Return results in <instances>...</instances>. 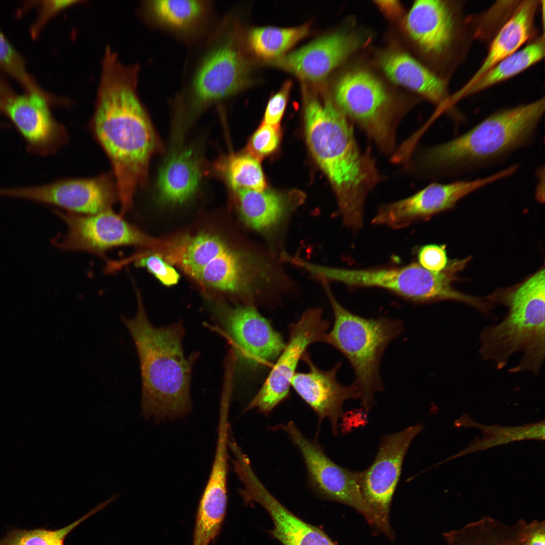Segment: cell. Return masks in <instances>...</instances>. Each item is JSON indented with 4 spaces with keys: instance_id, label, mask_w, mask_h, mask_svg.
<instances>
[{
    "instance_id": "obj_22",
    "label": "cell",
    "mask_w": 545,
    "mask_h": 545,
    "mask_svg": "<svg viewBox=\"0 0 545 545\" xmlns=\"http://www.w3.org/2000/svg\"><path fill=\"white\" fill-rule=\"evenodd\" d=\"M157 27L191 45L213 27L214 8L210 0H152L146 4Z\"/></svg>"
},
{
    "instance_id": "obj_10",
    "label": "cell",
    "mask_w": 545,
    "mask_h": 545,
    "mask_svg": "<svg viewBox=\"0 0 545 545\" xmlns=\"http://www.w3.org/2000/svg\"><path fill=\"white\" fill-rule=\"evenodd\" d=\"M337 107L390 155L396 149V131L406 108L373 73L355 69L344 74L334 90Z\"/></svg>"
},
{
    "instance_id": "obj_31",
    "label": "cell",
    "mask_w": 545,
    "mask_h": 545,
    "mask_svg": "<svg viewBox=\"0 0 545 545\" xmlns=\"http://www.w3.org/2000/svg\"><path fill=\"white\" fill-rule=\"evenodd\" d=\"M216 168L233 191L248 189L263 191L266 182L258 159L250 154H233L222 158Z\"/></svg>"
},
{
    "instance_id": "obj_1",
    "label": "cell",
    "mask_w": 545,
    "mask_h": 545,
    "mask_svg": "<svg viewBox=\"0 0 545 545\" xmlns=\"http://www.w3.org/2000/svg\"><path fill=\"white\" fill-rule=\"evenodd\" d=\"M137 65H123L110 48L102 62L92 132L111 163L123 215L144 186L159 142L137 92Z\"/></svg>"
},
{
    "instance_id": "obj_24",
    "label": "cell",
    "mask_w": 545,
    "mask_h": 545,
    "mask_svg": "<svg viewBox=\"0 0 545 545\" xmlns=\"http://www.w3.org/2000/svg\"><path fill=\"white\" fill-rule=\"evenodd\" d=\"M243 222L270 243L281 236L292 211L291 201L278 192L241 189L233 191Z\"/></svg>"
},
{
    "instance_id": "obj_40",
    "label": "cell",
    "mask_w": 545,
    "mask_h": 545,
    "mask_svg": "<svg viewBox=\"0 0 545 545\" xmlns=\"http://www.w3.org/2000/svg\"><path fill=\"white\" fill-rule=\"evenodd\" d=\"M377 3L382 11L391 18H397L401 13L400 6L396 1H378Z\"/></svg>"
},
{
    "instance_id": "obj_15",
    "label": "cell",
    "mask_w": 545,
    "mask_h": 545,
    "mask_svg": "<svg viewBox=\"0 0 545 545\" xmlns=\"http://www.w3.org/2000/svg\"><path fill=\"white\" fill-rule=\"evenodd\" d=\"M514 174L509 166L484 177L431 183L408 197L380 206L371 222L396 229L408 227L451 209L466 196Z\"/></svg>"
},
{
    "instance_id": "obj_16",
    "label": "cell",
    "mask_w": 545,
    "mask_h": 545,
    "mask_svg": "<svg viewBox=\"0 0 545 545\" xmlns=\"http://www.w3.org/2000/svg\"><path fill=\"white\" fill-rule=\"evenodd\" d=\"M318 308L305 311L299 320L289 326L287 345L270 370L262 386L244 410L253 409L268 415L289 396L291 379L300 359L311 344L322 342L329 322L323 319Z\"/></svg>"
},
{
    "instance_id": "obj_12",
    "label": "cell",
    "mask_w": 545,
    "mask_h": 545,
    "mask_svg": "<svg viewBox=\"0 0 545 545\" xmlns=\"http://www.w3.org/2000/svg\"><path fill=\"white\" fill-rule=\"evenodd\" d=\"M65 222L67 231L52 239L64 250L80 251L105 257L107 251L121 246L151 248L155 239L149 237L111 208L93 214L54 210Z\"/></svg>"
},
{
    "instance_id": "obj_33",
    "label": "cell",
    "mask_w": 545,
    "mask_h": 545,
    "mask_svg": "<svg viewBox=\"0 0 545 545\" xmlns=\"http://www.w3.org/2000/svg\"><path fill=\"white\" fill-rule=\"evenodd\" d=\"M0 70L16 80L28 93H44L27 71L25 61L0 29Z\"/></svg>"
},
{
    "instance_id": "obj_21",
    "label": "cell",
    "mask_w": 545,
    "mask_h": 545,
    "mask_svg": "<svg viewBox=\"0 0 545 545\" xmlns=\"http://www.w3.org/2000/svg\"><path fill=\"white\" fill-rule=\"evenodd\" d=\"M243 484L240 493L245 503H256L271 517L274 527L271 535L283 545H337L320 528L294 514L281 504L265 487L254 471L241 478Z\"/></svg>"
},
{
    "instance_id": "obj_18",
    "label": "cell",
    "mask_w": 545,
    "mask_h": 545,
    "mask_svg": "<svg viewBox=\"0 0 545 545\" xmlns=\"http://www.w3.org/2000/svg\"><path fill=\"white\" fill-rule=\"evenodd\" d=\"M52 100L46 93H27L15 95L5 107L3 114L23 138L29 153L48 155L65 142V129L50 111Z\"/></svg>"
},
{
    "instance_id": "obj_41",
    "label": "cell",
    "mask_w": 545,
    "mask_h": 545,
    "mask_svg": "<svg viewBox=\"0 0 545 545\" xmlns=\"http://www.w3.org/2000/svg\"><path fill=\"white\" fill-rule=\"evenodd\" d=\"M15 95L11 87L0 78V114L4 113L6 104Z\"/></svg>"
},
{
    "instance_id": "obj_30",
    "label": "cell",
    "mask_w": 545,
    "mask_h": 545,
    "mask_svg": "<svg viewBox=\"0 0 545 545\" xmlns=\"http://www.w3.org/2000/svg\"><path fill=\"white\" fill-rule=\"evenodd\" d=\"M309 30L308 24L290 28H255L248 33L247 44L257 56L272 60L282 56L290 47L306 36Z\"/></svg>"
},
{
    "instance_id": "obj_25",
    "label": "cell",
    "mask_w": 545,
    "mask_h": 545,
    "mask_svg": "<svg viewBox=\"0 0 545 545\" xmlns=\"http://www.w3.org/2000/svg\"><path fill=\"white\" fill-rule=\"evenodd\" d=\"M228 448L216 445L210 474L199 501L192 545H209L220 533L227 502Z\"/></svg>"
},
{
    "instance_id": "obj_6",
    "label": "cell",
    "mask_w": 545,
    "mask_h": 545,
    "mask_svg": "<svg viewBox=\"0 0 545 545\" xmlns=\"http://www.w3.org/2000/svg\"><path fill=\"white\" fill-rule=\"evenodd\" d=\"M240 32L234 17L227 13L192 45L196 48L186 62L181 87L174 98L178 113H198L249 85L250 65Z\"/></svg>"
},
{
    "instance_id": "obj_7",
    "label": "cell",
    "mask_w": 545,
    "mask_h": 545,
    "mask_svg": "<svg viewBox=\"0 0 545 545\" xmlns=\"http://www.w3.org/2000/svg\"><path fill=\"white\" fill-rule=\"evenodd\" d=\"M501 300L508 308V313L500 322L481 332V356L501 369L512 355L522 352L520 362L510 371L538 374L544 359V269H539Z\"/></svg>"
},
{
    "instance_id": "obj_13",
    "label": "cell",
    "mask_w": 545,
    "mask_h": 545,
    "mask_svg": "<svg viewBox=\"0 0 545 545\" xmlns=\"http://www.w3.org/2000/svg\"><path fill=\"white\" fill-rule=\"evenodd\" d=\"M422 429V425L418 424L384 436L373 462L359 472L362 495L376 518L375 534H383L392 540L395 538L390 523L392 498L406 452Z\"/></svg>"
},
{
    "instance_id": "obj_4",
    "label": "cell",
    "mask_w": 545,
    "mask_h": 545,
    "mask_svg": "<svg viewBox=\"0 0 545 545\" xmlns=\"http://www.w3.org/2000/svg\"><path fill=\"white\" fill-rule=\"evenodd\" d=\"M544 108L542 97L498 111L459 136L425 149L417 165L427 176L445 178L500 163L532 143Z\"/></svg>"
},
{
    "instance_id": "obj_28",
    "label": "cell",
    "mask_w": 545,
    "mask_h": 545,
    "mask_svg": "<svg viewBox=\"0 0 545 545\" xmlns=\"http://www.w3.org/2000/svg\"><path fill=\"white\" fill-rule=\"evenodd\" d=\"M379 65L395 83L440 106L446 100L444 82L407 53L396 49L387 51L382 55Z\"/></svg>"
},
{
    "instance_id": "obj_35",
    "label": "cell",
    "mask_w": 545,
    "mask_h": 545,
    "mask_svg": "<svg viewBox=\"0 0 545 545\" xmlns=\"http://www.w3.org/2000/svg\"><path fill=\"white\" fill-rule=\"evenodd\" d=\"M419 264L428 270L440 272L448 265L446 246L434 244L421 247L417 253Z\"/></svg>"
},
{
    "instance_id": "obj_17",
    "label": "cell",
    "mask_w": 545,
    "mask_h": 545,
    "mask_svg": "<svg viewBox=\"0 0 545 545\" xmlns=\"http://www.w3.org/2000/svg\"><path fill=\"white\" fill-rule=\"evenodd\" d=\"M0 196L52 205L81 214H93L110 209L118 200L115 181L110 175L60 180L37 186L0 187Z\"/></svg>"
},
{
    "instance_id": "obj_3",
    "label": "cell",
    "mask_w": 545,
    "mask_h": 545,
    "mask_svg": "<svg viewBox=\"0 0 545 545\" xmlns=\"http://www.w3.org/2000/svg\"><path fill=\"white\" fill-rule=\"evenodd\" d=\"M137 310L129 318L121 319L129 332L138 354L141 371V413L156 421L175 419L188 414L192 408L190 380L193 353L186 358L181 320L156 327L149 320L141 296L136 291Z\"/></svg>"
},
{
    "instance_id": "obj_20",
    "label": "cell",
    "mask_w": 545,
    "mask_h": 545,
    "mask_svg": "<svg viewBox=\"0 0 545 545\" xmlns=\"http://www.w3.org/2000/svg\"><path fill=\"white\" fill-rule=\"evenodd\" d=\"M309 367L306 372H296L291 386L298 395L314 410L320 423L327 418L333 432L338 433V421L343 416L345 401L358 399L355 385L344 386L338 381L337 373L341 363L328 370L318 368L305 352L302 358Z\"/></svg>"
},
{
    "instance_id": "obj_14",
    "label": "cell",
    "mask_w": 545,
    "mask_h": 545,
    "mask_svg": "<svg viewBox=\"0 0 545 545\" xmlns=\"http://www.w3.org/2000/svg\"><path fill=\"white\" fill-rule=\"evenodd\" d=\"M213 314L216 331L232 345L236 361L254 368L267 365L285 346L281 334L251 304L216 306Z\"/></svg>"
},
{
    "instance_id": "obj_36",
    "label": "cell",
    "mask_w": 545,
    "mask_h": 545,
    "mask_svg": "<svg viewBox=\"0 0 545 545\" xmlns=\"http://www.w3.org/2000/svg\"><path fill=\"white\" fill-rule=\"evenodd\" d=\"M292 84L286 81L281 89L269 100L264 115L263 123L279 125L287 105Z\"/></svg>"
},
{
    "instance_id": "obj_39",
    "label": "cell",
    "mask_w": 545,
    "mask_h": 545,
    "mask_svg": "<svg viewBox=\"0 0 545 545\" xmlns=\"http://www.w3.org/2000/svg\"><path fill=\"white\" fill-rule=\"evenodd\" d=\"M461 545H516L512 539L502 536L487 535L469 540Z\"/></svg>"
},
{
    "instance_id": "obj_5",
    "label": "cell",
    "mask_w": 545,
    "mask_h": 545,
    "mask_svg": "<svg viewBox=\"0 0 545 545\" xmlns=\"http://www.w3.org/2000/svg\"><path fill=\"white\" fill-rule=\"evenodd\" d=\"M154 248L167 262L200 285L248 300L278 287L282 280L275 263L266 255L233 248L212 234L157 241Z\"/></svg>"
},
{
    "instance_id": "obj_2",
    "label": "cell",
    "mask_w": 545,
    "mask_h": 545,
    "mask_svg": "<svg viewBox=\"0 0 545 545\" xmlns=\"http://www.w3.org/2000/svg\"><path fill=\"white\" fill-rule=\"evenodd\" d=\"M305 120L308 146L335 189L344 224L361 227L366 198L383 180L375 158L360 148L347 117L332 102L309 100Z\"/></svg>"
},
{
    "instance_id": "obj_27",
    "label": "cell",
    "mask_w": 545,
    "mask_h": 545,
    "mask_svg": "<svg viewBox=\"0 0 545 545\" xmlns=\"http://www.w3.org/2000/svg\"><path fill=\"white\" fill-rule=\"evenodd\" d=\"M201 176V161L193 149L183 146L173 148L159 171V198L173 204L186 201L197 190Z\"/></svg>"
},
{
    "instance_id": "obj_32",
    "label": "cell",
    "mask_w": 545,
    "mask_h": 545,
    "mask_svg": "<svg viewBox=\"0 0 545 545\" xmlns=\"http://www.w3.org/2000/svg\"><path fill=\"white\" fill-rule=\"evenodd\" d=\"M107 505V501L102 503L74 522L58 530L13 529L0 540V545H64V539L70 532Z\"/></svg>"
},
{
    "instance_id": "obj_34",
    "label": "cell",
    "mask_w": 545,
    "mask_h": 545,
    "mask_svg": "<svg viewBox=\"0 0 545 545\" xmlns=\"http://www.w3.org/2000/svg\"><path fill=\"white\" fill-rule=\"evenodd\" d=\"M280 138L278 125H270L262 123L250 140L248 145L249 154L258 159V157L273 152L279 145Z\"/></svg>"
},
{
    "instance_id": "obj_29",
    "label": "cell",
    "mask_w": 545,
    "mask_h": 545,
    "mask_svg": "<svg viewBox=\"0 0 545 545\" xmlns=\"http://www.w3.org/2000/svg\"><path fill=\"white\" fill-rule=\"evenodd\" d=\"M544 36L506 57L484 74L464 94L477 93L508 79L540 61L544 56Z\"/></svg>"
},
{
    "instance_id": "obj_23",
    "label": "cell",
    "mask_w": 545,
    "mask_h": 545,
    "mask_svg": "<svg viewBox=\"0 0 545 545\" xmlns=\"http://www.w3.org/2000/svg\"><path fill=\"white\" fill-rule=\"evenodd\" d=\"M408 36L426 55L438 57L451 46L456 24L452 9L446 2L416 1L404 20Z\"/></svg>"
},
{
    "instance_id": "obj_42",
    "label": "cell",
    "mask_w": 545,
    "mask_h": 545,
    "mask_svg": "<svg viewBox=\"0 0 545 545\" xmlns=\"http://www.w3.org/2000/svg\"><path fill=\"white\" fill-rule=\"evenodd\" d=\"M8 126H8V125L7 124H5V123H1L0 122V128L1 127L5 128V127H8Z\"/></svg>"
},
{
    "instance_id": "obj_9",
    "label": "cell",
    "mask_w": 545,
    "mask_h": 545,
    "mask_svg": "<svg viewBox=\"0 0 545 545\" xmlns=\"http://www.w3.org/2000/svg\"><path fill=\"white\" fill-rule=\"evenodd\" d=\"M469 258L455 260L442 271L428 270L419 263L400 267L353 269L317 265L314 274L322 281L342 283L353 287H378L390 291L415 303L453 300L476 309L482 304L481 299L455 290L452 282L456 274L463 269Z\"/></svg>"
},
{
    "instance_id": "obj_11",
    "label": "cell",
    "mask_w": 545,
    "mask_h": 545,
    "mask_svg": "<svg viewBox=\"0 0 545 545\" xmlns=\"http://www.w3.org/2000/svg\"><path fill=\"white\" fill-rule=\"evenodd\" d=\"M285 432L300 452L309 484L324 499L346 505L361 514L375 534L376 518L366 502L359 483V472L343 467L332 460L316 440L306 438L294 422L275 426Z\"/></svg>"
},
{
    "instance_id": "obj_26",
    "label": "cell",
    "mask_w": 545,
    "mask_h": 545,
    "mask_svg": "<svg viewBox=\"0 0 545 545\" xmlns=\"http://www.w3.org/2000/svg\"><path fill=\"white\" fill-rule=\"evenodd\" d=\"M538 5L537 1H523L518 5L492 41L481 66L461 89L449 97L452 104L462 98L465 92L488 70L518 50L526 42L531 35Z\"/></svg>"
},
{
    "instance_id": "obj_19",
    "label": "cell",
    "mask_w": 545,
    "mask_h": 545,
    "mask_svg": "<svg viewBox=\"0 0 545 545\" xmlns=\"http://www.w3.org/2000/svg\"><path fill=\"white\" fill-rule=\"evenodd\" d=\"M362 42L356 32L339 30L271 61L302 79L319 81L359 48Z\"/></svg>"
},
{
    "instance_id": "obj_37",
    "label": "cell",
    "mask_w": 545,
    "mask_h": 545,
    "mask_svg": "<svg viewBox=\"0 0 545 545\" xmlns=\"http://www.w3.org/2000/svg\"><path fill=\"white\" fill-rule=\"evenodd\" d=\"M73 1H46L39 4V15L30 29L33 38H36L48 20L57 12L71 5Z\"/></svg>"
},
{
    "instance_id": "obj_8",
    "label": "cell",
    "mask_w": 545,
    "mask_h": 545,
    "mask_svg": "<svg viewBox=\"0 0 545 545\" xmlns=\"http://www.w3.org/2000/svg\"><path fill=\"white\" fill-rule=\"evenodd\" d=\"M324 287L334 322L322 342L338 349L349 362L358 399L364 410L368 412L375 404V393L384 389L380 373L382 356L390 343L403 332V323L398 319L355 314L339 303L326 283Z\"/></svg>"
},
{
    "instance_id": "obj_38",
    "label": "cell",
    "mask_w": 545,
    "mask_h": 545,
    "mask_svg": "<svg viewBox=\"0 0 545 545\" xmlns=\"http://www.w3.org/2000/svg\"><path fill=\"white\" fill-rule=\"evenodd\" d=\"M521 545H545V524L543 520L526 521Z\"/></svg>"
}]
</instances>
